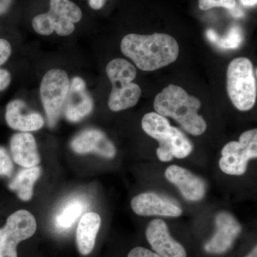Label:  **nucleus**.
Returning a JSON list of instances; mask_svg holds the SVG:
<instances>
[{
    "label": "nucleus",
    "mask_w": 257,
    "mask_h": 257,
    "mask_svg": "<svg viewBox=\"0 0 257 257\" xmlns=\"http://www.w3.org/2000/svg\"><path fill=\"white\" fill-rule=\"evenodd\" d=\"M13 0H0V16L9 10Z\"/></svg>",
    "instance_id": "nucleus-28"
},
{
    "label": "nucleus",
    "mask_w": 257,
    "mask_h": 257,
    "mask_svg": "<svg viewBox=\"0 0 257 257\" xmlns=\"http://www.w3.org/2000/svg\"><path fill=\"white\" fill-rule=\"evenodd\" d=\"M128 257H162L157 253L153 252L147 248L140 247H136L133 248L130 253H128Z\"/></svg>",
    "instance_id": "nucleus-26"
},
{
    "label": "nucleus",
    "mask_w": 257,
    "mask_h": 257,
    "mask_svg": "<svg viewBox=\"0 0 257 257\" xmlns=\"http://www.w3.org/2000/svg\"><path fill=\"white\" fill-rule=\"evenodd\" d=\"M101 223L100 216L95 212L86 213L79 220L76 239L79 252L82 255H88L92 252Z\"/></svg>",
    "instance_id": "nucleus-17"
},
{
    "label": "nucleus",
    "mask_w": 257,
    "mask_h": 257,
    "mask_svg": "<svg viewBox=\"0 0 257 257\" xmlns=\"http://www.w3.org/2000/svg\"><path fill=\"white\" fill-rule=\"evenodd\" d=\"M13 160L5 147L0 146V176L11 177L14 172Z\"/></svg>",
    "instance_id": "nucleus-23"
},
{
    "label": "nucleus",
    "mask_w": 257,
    "mask_h": 257,
    "mask_svg": "<svg viewBox=\"0 0 257 257\" xmlns=\"http://www.w3.org/2000/svg\"><path fill=\"white\" fill-rule=\"evenodd\" d=\"M235 0H199V8L202 10H209L214 8H224L232 10L236 8Z\"/></svg>",
    "instance_id": "nucleus-24"
},
{
    "label": "nucleus",
    "mask_w": 257,
    "mask_h": 257,
    "mask_svg": "<svg viewBox=\"0 0 257 257\" xmlns=\"http://www.w3.org/2000/svg\"><path fill=\"white\" fill-rule=\"evenodd\" d=\"M241 4L245 7H253L256 5L257 0H240Z\"/></svg>",
    "instance_id": "nucleus-30"
},
{
    "label": "nucleus",
    "mask_w": 257,
    "mask_h": 257,
    "mask_svg": "<svg viewBox=\"0 0 257 257\" xmlns=\"http://www.w3.org/2000/svg\"><path fill=\"white\" fill-rule=\"evenodd\" d=\"M84 201L74 199L66 203L55 216L56 226L61 230L69 229L82 215L85 209Z\"/></svg>",
    "instance_id": "nucleus-19"
},
{
    "label": "nucleus",
    "mask_w": 257,
    "mask_h": 257,
    "mask_svg": "<svg viewBox=\"0 0 257 257\" xmlns=\"http://www.w3.org/2000/svg\"><path fill=\"white\" fill-rule=\"evenodd\" d=\"M11 74L8 70L0 69V91L5 90L11 82Z\"/></svg>",
    "instance_id": "nucleus-27"
},
{
    "label": "nucleus",
    "mask_w": 257,
    "mask_h": 257,
    "mask_svg": "<svg viewBox=\"0 0 257 257\" xmlns=\"http://www.w3.org/2000/svg\"><path fill=\"white\" fill-rule=\"evenodd\" d=\"M37 222L30 211L18 210L8 218L0 229V257H18L19 243L36 232Z\"/></svg>",
    "instance_id": "nucleus-8"
},
{
    "label": "nucleus",
    "mask_w": 257,
    "mask_h": 257,
    "mask_svg": "<svg viewBox=\"0 0 257 257\" xmlns=\"http://www.w3.org/2000/svg\"><path fill=\"white\" fill-rule=\"evenodd\" d=\"M42 170L40 167H33L21 170L10 181L8 187L14 191L21 200L28 202L32 199L34 193V186L41 176Z\"/></svg>",
    "instance_id": "nucleus-18"
},
{
    "label": "nucleus",
    "mask_w": 257,
    "mask_h": 257,
    "mask_svg": "<svg viewBox=\"0 0 257 257\" xmlns=\"http://www.w3.org/2000/svg\"><path fill=\"white\" fill-rule=\"evenodd\" d=\"M93 106L92 97L86 90L85 82L80 77H74L62 111L66 119L71 122H77L92 112Z\"/></svg>",
    "instance_id": "nucleus-10"
},
{
    "label": "nucleus",
    "mask_w": 257,
    "mask_h": 257,
    "mask_svg": "<svg viewBox=\"0 0 257 257\" xmlns=\"http://www.w3.org/2000/svg\"><path fill=\"white\" fill-rule=\"evenodd\" d=\"M227 92L231 102L241 111L254 106L256 99V80L253 64L246 57L230 62L226 74Z\"/></svg>",
    "instance_id": "nucleus-5"
},
{
    "label": "nucleus",
    "mask_w": 257,
    "mask_h": 257,
    "mask_svg": "<svg viewBox=\"0 0 257 257\" xmlns=\"http://www.w3.org/2000/svg\"><path fill=\"white\" fill-rule=\"evenodd\" d=\"M106 72L112 84L108 101L109 109L119 111L136 105L142 91L138 84L133 82L137 76L135 66L124 59H114L106 66Z\"/></svg>",
    "instance_id": "nucleus-4"
},
{
    "label": "nucleus",
    "mask_w": 257,
    "mask_h": 257,
    "mask_svg": "<svg viewBox=\"0 0 257 257\" xmlns=\"http://www.w3.org/2000/svg\"><path fill=\"white\" fill-rule=\"evenodd\" d=\"M12 54L11 45L5 39H0V66L5 64Z\"/></svg>",
    "instance_id": "nucleus-25"
},
{
    "label": "nucleus",
    "mask_w": 257,
    "mask_h": 257,
    "mask_svg": "<svg viewBox=\"0 0 257 257\" xmlns=\"http://www.w3.org/2000/svg\"><path fill=\"white\" fill-rule=\"evenodd\" d=\"M69 86L68 75L62 69H50L42 79L40 96L50 127H54L57 124L62 114Z\"/></svg>",
    "instance_id": "nucleus-6"
},
{
    "label": "nucleus",
    "mask_w": 257,
    "mask_h": 257,
    "mask_svg": "<svg viewBox=\"0 0 257 257\" xmlns=\"http://www.w3.org/2000/svg\"><path fill=\"white\" fill-rule=\"evenodd\" d=\"M201 106L199 99L174 84H170L157 94L154 103L157 113L174 118L186 131L196 136L207 130L205 120L198 114Z\"/></svg>",
    "instance_id": "nucleus-2"
},
{
    "label": "nucleus",
    "mask_w": 257,
    "mask_h": 257,
    "mask_svg": "<svg viewBox=\"0 0 257 257\" xmlns=\"http://www.w3.org/2000/svg\"><path fill=\"white\" fill-rule=\"evenodd\" d=\"M5 120L10 128L22 133L37 131L45 124L43 116L30 109L21 99H14L8 103Z\"/></svg>",
    "instance_id": "nucleus-13"
},
{
    "label": "nucleus",
    "mask_w": 257,
    "mask_h": 257,
    "mask_svg": "<svg viewBox=\"0 0 257 257\" xmlns=\"http://www.w3.org/2000/svg\"><path fill=\"white\" fill-rule=\"evenodd\" d=\"M71 148L79 155L97 154L105 158H113L116 149L102 132L96 128H89L78 134L71 142Z\"/></svg>",
    "instance_id": "nucleus-12"
},
{
    "label": "nucleus",
    "mask_w": 257,
    "mask_h": 257,
    "mask_svg": "<svg viewBox=\"0 0 257 257\" xmlns=\"http://www.w3.org/2000/svg\"><path fill=\"white\" fill-rule=\"evenodd\" d=\"M121 50L143 71L156 70L172 64L179 52L175 39L163 33L130 34L121 40Z\"/></svg>",
    "instance_id": "nucleus-1"
},
{
    "label": "nucleus",
    "mask_w": 257,
    "mask_h": 257,
    "mask_svg": "<svg viewBox=\"0 0 257 257\" xmlns=\"http://www.w3.org/2000/svg\"><path fill=\"white\" fill-rule=\"evenodd\" d=\"M219 167L224 173L241 175L246 172L248 160L257 157V130H248L240 136L239 142L226 144L221 151Z\"/></svg>",
    "instance_id": "nucleus-7"
},
{
    "label": "nucleus",
    "mask_w": 257,
    "mask_h": 257,
    "mask_svg": "<svg viewBox=\"0 0 257 257\" xmlns=\"http://www.w3.org/2000/svg\"><path fill=\"white\" fill-rule=\"evenodd\" d=\"M243 37L242 31L237 26L233 27L230 29L226 36L218 37L216 43L218 46L224 49H236L243 42Z\"/></svg>",
    "instance_id": "nucleus-21"
},
{
    "label": "nucleus",
    "mask_w": 257,
    "mask_h": 257,
    "mask_svg": "<svg viewBox=\"0 0 257 257\" xmlns=\"http://www.w3.org/2000/svg\"><path fill=\"white\" fill-rule=\"evenodd\" d=\"M10 151L13 161L24 168L36 167L40 162L36 140L32 134H15L10 140Z\"/></svg>",
    "instance_id": "nucleus-16"
},
{
    "label": "nucleus",
    "mask_w": 257,
    "mask_h": 257,
    "mask_svg": "<svg viewBox=\"0 0 257 257\" xmlns=\"http://www.w3.org/2000/svg\"><path fill=\"white\" fill-rule=\"evenodd\" d=\"M165 176L170 182L178 187L187 200L197 202L204 197L206 191L204 182L188 170L179 166L172 165L166 170Z\"/></svg>",
    "instance_id": "nucleus-15"
},
{
    "label": "nucleus",
    "mask_w": 257,
    "mask_h": 257,
    "mask_svg": "<svg viewBox=\"0 0 257 257\" xmlns=\"http://www.w3.org/2000/svg\"><path fill=\"white\" fill-rule=\"evenodd\" d=\"M246 257H257L256 246L253 248V250L251 251V253H250L249 254H248V256H246Z\"/></svg>",
    "instance_id": "nucleus-31"
},
{
    "label": "nucleus",
    "mask_w": 257,
    "mask_h": 257,
    "mask_svg": "<svg viewBox=\"0 0 257 257\" xmlns=\"http://www.w3.org/2000/svg\"><path fill=\"white\" fill-rule=\"evenodd\" d=\"M216 232L204 246L207 253L222 254L232 247L235 239L241 231L237 220L227 212H221L216 217Z\"/></svg>",
    "instance_id": "nucleus-9"
},
{
    "label": "nucleus",
    "mask_w": 257,
    "mask_h": 257,
    "mask_svg": "<svg viewBox=\"0 0 257 257\" xmlns=\"http://www.w3.org/2000/svg\"><path fill=\"white\" fill-rule=\"evenodd\" d=\"M131 206L135 213L141 216L160 215L177 217L182 214L181 208L154 193L138 194L133 198Z\"/></svg>",
    "instance_id": "nucleus-14"
},
{
    "label": "nucleus",
    "mask_w": 257,
    "mask_h": 257,
    "mask_svg": "<svg viewBox=\"0 0 257 257\" xmlns=\"http://www.w3.org/2000/svg\"><path fill=\"white\" fill-rule=\"evenodd\" d=\"M207 36L209 41L213 42L214 44L216 43V40H217L218 37H219L216 32L213 30H207Z\"/></svg>",
    "instance_id": "nucleus-29"
},
{
    "label": "nucleus",
    "mask_w": 257,
    "mask_h": 257,
    "mask_svg": "<svg viewBox=\"0 0 257 257\" xmlns=\"http://www.w3.org/2000/svg\"><path fill=\"white\" fill-rule=\"evenodd\" d=\"M48 15L55 20H64L77 23L82 18L80 8L69 0H50Z\"/></svg>",
    "instance_id": "nucleus-20"
},
{
    "label": "nucleus",
    "mask_w": 257,
    "mask_h": 257,
    "mask_svg": "<svg viewBox=\"0 0 257 257\" xmlns=\"http://www.w3.org/2000/svg\"><path fill=\"white\" fill-rule=\"evenodd\" d=\"M32 27L35 32L42 35H50L54 32L53 24L47 13L35 17Z\"/></svg>",
    "instance_id": "nucleus-22"
},
{
    "label": "nucleus",
    "mask_w": 257,
    "mask_h": 257,
    "mask_svg": "<svg viewBox=\"0 0 257 257\" xmlns=\"http://www.w3.org/2000/svg\"><path fill=\"white\" fill-rule=\"evenodd\" d=\"M142 126L145 133L160 144L157 155L162 162H170L174 157L185 158L192 152L189 139L178 128L171 126L170 121L158 113L145 114Z\"/></svg>",
    "instance_id": "nucleus-3"
},
{
    "label": "nucleus",
    "mask_w": 257,
    "mask_h": 257,
    "mask_svg": "<svg viewBox=\"0 0 257 257\" xmlns=\"http://www.w3.org/2000/svg\"><path fill=\"white\" fill-rule=\"evenodd\" d=\"M147 239L152 249L162 257H187L185 248L171 236L165 221L154 219L147 226Z\"/></svg>",
    "instance_id": "nucleus-11"
}]
</instances>
